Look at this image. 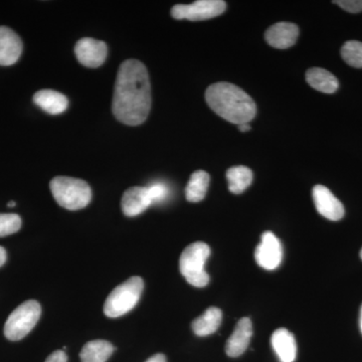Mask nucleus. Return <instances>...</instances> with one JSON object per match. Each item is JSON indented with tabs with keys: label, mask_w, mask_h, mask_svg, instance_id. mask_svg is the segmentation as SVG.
Returning a JSON list of instances; mask_svg holds the SVG:
<instances>
[{
	"label": "nucleus",
	"mask_w": 362,
	"mask_h": 362,
	"mask_svg": "<svg viewBox=\"0 0 362 362\" xmlns=\"http://www.w3.org/2000/svg\"><path fill=\"white\" fill-rule=\"evenodd\" d=\"M150 109L151 86L146 66L138 59H127L119 68L112 111L120 122L137 126L146 120Z\"/></svg>",
	"instance_id": "nucleus-1"
},
{
	"label": "nucleus",
	"mask_w": 362,
	"mask_h": 362,
	"mask_svg": "<svg viewBox=\"0 0 362 362\" xmlns=\"http://www.w3.org/2000/svg\"><path fill=\"white\" fill-rule=\"evenodd\" d=\"M299 37V28L292 23H275L265 33L267 42L275 49H289L296 44Z\"/></svg>",
	"instance_id": "nucleus-12"
},
{
	"label": "nucleus",
	"mask_w": 362,
	"mask_h": 362,
	"mask_svg": "<svg viewBox=\"0 0 362 362\" xmlns=\"http://www.w3.org/2000/svg\"><path fill=\"white\" fill-rule=\"evenodd\" d=\"M6 262V251L4 247H0V267H2Z\"/></svg>",
	"instance_id": "nucleus-28"
},
{
	"label": "nucleus",
	"mask_w": 362,
	"mask_h": 362,
	"mask_svg": "<svg viewBox=\"0 0 362 362\" xmlns=\"http://www.w3.org/2000/svg\"><path fill=\"white\" fill-rule=\"evenodd\" d=\"M306 81L313 89L325 94H332L337 92L339 87L337 77L325 69H310L306 73Z\"/></svg>",
	"instance_id": "nucleus-17"
},
{
	"label": "nucleus",
	"mask_w": 362,
	"mask_h": 362,
	"mask_svg": "<svg viewBox=\"0 0 362 362\" xmlns=\"http://www.w3.org/2000/svg\"><path fill=\"white\" fill-rule=\"evenodd\" d=\"M313 202L317 211L327 220L340 221L344 216L345 209L342 202L335 197L330 189L324 185H316L312 190Z\"/></svg>",
	"instance_id": "nucleus-9"
},
{
	"label": "nucleus",
	"mask_w": 362,
	"mask_h": 362,
	"mask_svg": "<svg viewBox=\"0 0 362 362\" xmlns=\"http://www.w3.org/2000/svg\"><path fill=\"white\" fill-rule=\"evenodd\" d=\"M52 194L59 206L78 211L90 204L92 190L86 181L68 176H57L49 183Z\"/></svg>",
	"instance_id": "nucleus-3"
},
{
	"label": "nucleus",
	"mask_w": 362,
	"mask_h": 362,
	"mask_svg": "<svg viewBox=\"0 0 362 362\" xmlns=\"http://www.w3.org/2000/svg\"><path fill=\"white\" fill-rule=\"evenodd\" d=\"M230 192L235 194L244 192L252 182V173L246 166H235L226 171Z\"/></svg>",
	"instance_id": "nucleus-21"
},
{
	"label": "nucleus",
	"mask_w": 362,
	"mask_h": 362,
	"mask_svg": "<svg viewBox=\"0 0 362 362\" xmlns=\"http://www.w3.org/2000/svg\"><path fill=\"white\" fill-rule=\"evenodd\" d=\"M206 103L214 113L233 124L250 123L257 114L254 100L230 83H216L206 92Z\"/></svg>",
	"instance_id": "nucleus-2"
},
{
	"label": "nucleus",
	"mask_w": 362,
	"mask_h": 362,
	"mask_svg": "<svg viewBox=\"0 0 362 362\" xmlns=\"http://www.w3.org/2000/svg\"><path fill=\"white\" fill-rule=\"evenodd\" d=\"M143 288L144 283L140 277H131L117 286L105 302V315L109 318H118L132 310L141 297Z\"/></svg>",
	"instance_id": "nucleus-5"
},
{
	"label": "nucleus",
	"mask_w": 362,
	"mask_h": 362,
	"mask_svg": "<svg viewBox=\"0 0 362 362\" xmlns=\"http://www.w3.org/2000/svg\"><path fill=\"white\" fill-rule=\"evenodd\" d=\"M341 56L345 63L354 68H362V42L349 40L343 45Z\"/></svg>",
	"instance_id": "nucleus-22"
},
{
	"label": "nucleus",
	"mask_w": 362,
	"mask_h": 362,
	"mask_svg": "<svg viewBox=\"0 0 362 362\" xmlns=\"http://www.w3.org/2000/svg\"><path fill=\"white\" fill-rule=\"evenodd\" d=\"M209 185V173L197 170L192 173L185 188V197L190 202H199L206 197Z\"/></svg>",
	"instance_id": "nucleus-20"
},
{
	"label": "nucleus",
	"mask_w": 362,
	"mask_h": 362,
	"mask_svg": "<svg viewBox=\"0 0 362 362\" xmlns=\"http://www.w3.org/2000/svg\"><path fill=\"white\" fill-rule=\"evenodd\" d=\"M68 361V356L64 350H56L52 352L51 356L45 359V362H66Z\"/></svg>",
	"instance_id": "nucleus-26"
},
{
	"label": "nucleus",
	"mask_w": 362,
	"mask_h": 362,
	"mask_svg": "<svg viewBox=\"0 0 362 362\" xmlns=\"http://www.w3.org/2000/svg\"><path fill=\"white\" fill-rule=\"evenodd\" d=\"M238 127H239L240 131L244 133L251 130V126L249 125V123L240 124V125H238Z\"/></svg>",
	"instance_id": "nucleus-29"
},
{
	"label": "nucleus",
	"mask_w": 362,
	"mask_h": 362,
	"mask_svg": "<svg viewBox=\"0 0 362 362\" xmlns=\"http://www.w3.org/2000/svg\"><path fill=\"white\" fill-rule=\"evenodd\" d=\"M33 102L42 110L51 115H59L64 113L69 106L68 98L54 90H39L33 96Z\"/></svg>",
	"instance_id": "nucleus-16"
},
{
	"label": "nucleus",
	"mask_w": 362,
	"mask_h": 362,
	"mask_svg": "<svg viewBox=\"0 0 362 362\" xmlns=\"http://www.w3.org/2000/svg\"><path fill=\"white\" fill-rule=\"evenodd\" d=\"M23 42L18 33L7 26H0V66L13 65L21 58Z\"/></svg>",
	"instance_id": "nucleus-11"
},
{
	"label": "nucleus",
	"mask_w": 362,
	"mask_h": 362,
	"mask_svg": "<svg viewBox=\"0 0 362 362\" xmlns=\"http://www.w3.org/2000/svg\"><path fill=\"white\" fill-rule=\"evenodd\" d=\"M21 218L16 214H0V238L13 235L20 230Z\"/></svg>",
	"instance_id": "nucleus-23"
},
{
	"label": "nucleus",
	"mask_w": 362,
	"mask_h": 362,
	"mask_svg": "<svg viewBox=\"0 0 362 362\" xmlns=\"http://www.w3.org/2000/svg\"><path fill=\"white\" fill-rule=\"evenodd\" d=\"M361 329L362 332V307H361Z\"/></svg>",
	"instance_id": "nucleus-31"
},
{
	"label": "nucleus",
	"mask_w": 362,
	"mask_h": 362,
	"mask_svg": "<svg viewBox=\"0 0 362 362\" xmlns=\"http://www.w3.org/2000/svg\"><path fill=\"white\" fill-rule=\"evenodd\" d=\"M333 2L350 13H358L362 11V0H338Z\"/></svg>",
	"instance_id": "nucleus-25"
},
{
	"label": "nucleus",
	"mask_w": 362,
	"mask_h": 362,
	"mask_svg": "<svg viewBox=\"0 0 362 362\" xmlns=\"http://www.w3.org/2000/svg\"><path fill=\"white\" fill-rule=\"evenodd\" d=\"M272 347L281 362H294L297 356V343L294 335L285 328H280L272 334Z\"/></svg>",
	"instance_id": "nucleus-15"
},
{
	"label": "nucleus",
	"mask_w": 362,
	"mask_h": 362,
	"mask_svg": "<svg viewBox=\"0 0 362 362\" xmlns=\"http://www.w3.org/2000/svg\"><path fill=\"white\" fill-rule=\"evenodd\" d=\"M42 308L39 302L30 300L14 309L4 325V335L11 341L25 338L39 322Z\"/></svg>",
	"instance_id": "nucleus-6"
},
{
	"label": "nucleus",
	"mask_w": 362,
	"mask_h": 362,
	"mask_svg": "<svg viewBox=\"0 0 362 362\" xmlns=\"http://www.w3.org/2000/svg\"><path fill=\"white\" fill-rule=\"evenodd\" d=\"M16 202H9L7 206H8L9 207H13L16 206Z\"/></svg>",
	"instance_id": "nucleus-30"
},
{
	"label": "nucleus",
	"mask_w": 362,
	"mask_h": 362,
	"mask_svg": "<svg viewBox=\"0 0 362 362\" xmlns=\"http://www.w3.org/2000/svg\"><path fill=\"white\" fill-rule=\"evenodd\" d=\"M257 264L265 270H276L283 259V247L278 238L271 232L262 235L261 243L255 252Z\"/></svg>",
	"instance_id": "nucleus-8"
},
{
	"label": "nucleus",
	"mask_w": 362,
	"mask_h": 362,
	"mask_svg": "<svg viewBox=\"0 0 362 362\" xmlns=\"http://www.w3.org/2000/svg\"><path fill=\"white\" fill-rule=\"evenodd\" d=\"M226 8L223 0H199L192 4H176L171 9V16L178 21H206L221 16Z\"/></svg>",
	"instance_id": "nucleus-7"
},
{
	"label": "nucleus",
	"mask_w": 362,
	"mask_h": 362,
	"mask_svg": "<svg viewBox=\"0 0 362 362\" xmlns=\"http://www.w3.org/2000/svg\"><path fill=\"white\" fill-rule=\"evenodd\" d=\"M252 335L251 319L242 318L235 326L233 334L226 344V354L230 357H239L249 347Z\"/></svg>",
	"instance_id": "nucleus-13"
},
{
	"label": "nucleus",
	"mask_w": 362,
	"mask_h": 362,
	"mask_svg": "<svg viewBox=\"0 0 362 362\" xmlns=\"http://www.w3.org/2000/svg\"><path fill=\"white\" fill-rule=\"evenodd\" d=\"M115 347L106 340H93L86 343L80 354L82 362H106Z\"/></svg>",
	"instance_id": "nucleus-19"
},
{
	"label": "nucleus",
	"mask_w": 362,
	"mask_h": 362,
	"mask_svg": "<svg viewBox=\"0 0 362 362\" xmlns=\"http://www.w3.org/2000/svg\"><path fill=\"white\" fill-rule=\"evenodd\" d=\"M151 204L147 187L129 188L124 192L122 201H121L123 213L127 216H139Z\"/></svg>",
	"instance_id": "nucleus-14"
},
{
	"label": "nucleus",
	"mask_w": 362,
	"mask_h": 362,
	"mask_svg": "<svg viewBox=\"0 0 362 362\" xmlns=\"http://www.w3.org/2000/svg\"><path fill=\"white\" fill-rule=\"evenodd\" d=\"M223 320L221 309L211 307L192 322V330L197 337H209L218 329Z\"/></svg>",
	"instance_id": "nucleus-18"
},
{
	"label": "nucleus",
	"mask_w": 362,
	"mask_h": 362,
	"mask_svg": "<svg viewBox=\"0 0 362 362\" xmlns=\"http://www.w3.org/2000/svg\"><path fill=\"white\" fill-rule=\"evenodd\" d=\"M146 362H166V357L164 354H157L156 356L150 357Z\"/></svg>",
	"instance_id": "nucleus-27"
},
{
	"label": "nucleus",
	"mask_w": 362,
	"mask_h": 362,
	"mask_svg": "<svg viewBox=\"0 0 362 362\" xmlns=\"http://www.w3.org/2000/svg\"><path fill=\"white\" fill-rule=\"evenodd\" d=\"M107 45L104 42L90 37L78 40L75 47V54L78 61L87 68H98L106 59Z\"/></svg>",
	"instance_id": "nucleus-10"
},
{
	"label": "nucleus",
	"mask_w": 362,
	"mask_h": 362,
	"mask_svg": "<svg viewBox=\"0 0 362 362\" xmlns=\"http://www.w3.org/2000/svg\"><path fill=\"white\" fill-rule=\"evenodd\" d=\"M209 256H211V249L209 245L202 242L189 245L181 254L180 273L190 285L202 288L209 284V276L204 270V265Z\"/></svg>",
	"instance_id": "nucleus-4"
},
{
	"label": "nucleus",
	"mask_w": 362,
	"mask_h": 362,
	"mask_svg": "<svg viewBox=\"0 0 362 362\" xmlns=\"http://www.w3.org/2000/svg\"><path fill=\"white\" fill-rule=\"evenodd\" d=\"M361 258L362 259V249H361Z\"/></svg>",
	"instance_id": "nucleus-32"
},
{
	"label": "nucleus",
	"mask_w": 362,
	"mask_h": 362,
	"mask_svg": "<svg viewBox=\"0 0 362 362\" xmlns=\"http://www.w3.org/2000/svg\"><path fill=\"white\" fill-rule=\"evenodd\" d=\"M150 199H151L152 204H160L165 199H168L169 195V188L165 183L163 182H154L147 187Z\"/></svg>",
	"instance_id": "nucleus-24"
}]
</instances>
